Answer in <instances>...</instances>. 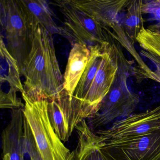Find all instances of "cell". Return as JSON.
<instances>
[{
    "instance_id": "obj_1",
    "label": "cell",
    "mask_w": 160,
    "mask_h": 160,
    "mask_svg": "<svg viewBox=\"0 0 160 160\" xmlns=\"http://www.w3.org/2000/svg\"><path fill=\"white\" fill-rule=\"evenodd\" d=\"M52 35L40 24L30 27L29 50L22 74L25 93L32 101L54 99L63 89Z\"/></svg>"
},
{
    "instance_id": "obj_2",
    "label": "cell",
    "mask_w": 160,
    "mask_h": 160,
    "mask_svg": "<svg viewBox=\"0 0 160 160\" xmlns=\"http://www.w3.org/2000/svg\"><path fill=\"white\" fill-rule=\"evenodd\" d=\"M118 71L115 81L97 113L88 119L92 130L105 126L115 120L125 118L133 114L139 102L138 95L133 93L127 85L129 68L120 49L118 52Z\"/></svg>"
},
{
    "instance_id": "obj_3",
    "label": "cell",
    "mask_w": 160,
    "mask_h": 160,
    "mask_svg": "<svg viewBox=\"0 0 160 160\" xmlns=\"http://www.w3.org/2000/svg\"><path fill=\"white\" fill-rule=\"evenodd\" d=\"M24 116L43 160H71L72 152L65 147L55 132L49 119L48 101L31 100L25 92Z\"/></svg>"
},
{
    "instance_id": "obj_4",
    "label": "cell",
    "mask_w": 160,
    "mask_h": 160,
    "mask_svg": "<svg viewBox=\"0 0 160 160\" xmlns=\"http://www.w3.org/2000/svg\"><path fill=\"white\" fill-rule=\"evenodd\" d=\"M55 3L64 18L61 35L72 45L78 43L89 47L109 42L103 27L92 17L71 4L70 1H56Z\"/></svg>"
},
{
    "instance_id": "obj_5",
    "label": "cell",
    "mask_w": 160,
    "mask_h": 160,
    "mask_svg": "<svg viewBox=\"0 0 160 160\" xmlns=\"http://www.w3.org/2000/svg\"><path fill=\"white\" fill-rule=\"evenodd\" d=\"M1 23L8 50L17 61L22 73L30 47V28L18 1H1Z\"/></svg>"
},
{
    "instance_id": "obj_6",
    "label": "cell",
    "mask_w": 160,
    "mask_h": 160,
    "mask_svg": "<svg viewBox=\"0 0 160 160\" xmlns=\"http://www.w3.org/2000/svg\"><path fill=\"white\" fill-rule=\"evenodd\" d=\"M99 146L109 160H160V130L140 136L99 140Z\"/></svg>"
},
{
    "instance_id": "obj_7",
    "label": "cell",
    "mask_w": 160,
    "mask_h": 160,
    "mask_svg": "<svg viewBox=\"0 0 160 160\" xmlns=\"http://www.w3.org/2000/svg\"><path fill=\"white\" fill-rule=\"evenodd\" d=\"M118 68L117 47L108 42L105 45L101 65L86 99L87 118L93 117L99 110L115 81Z\"/></svg>"
},
{
    "instance_id": "obj_8",
    "label": "cell",
    "mask_w": 160,
    "mask_h": 160,
    "mask_svg": "<svg viewBox=\"0 0 160 160\" xmlns=\"http://www.w3.org/2000/svg\"><path fill=\"white\" fill-rule=\"evenodd\" d=\"M160 130V105L115 121L110 128L95 133L100 142L145 135Z\"/></svg>"
},
{
    "instance_id": "obj_9",
    "label": "cell",
    "mask_w": 160,
    "mask_h": 160,
    "mask_svg": "<svg viewBox=\"0 0 160 160\" xmlns=\"http://www.w3.org/2000/svg\"><path fill=\"white\" fill-rule=\"evenodd\" d=\"M23 108L12 110L10 122L2 134L3 160H25Z\"/></svg>"
},
{
    "instance_id": "obj_10",
    "label": "cell",
    "mask_w": 160,
    "mask_h": 160,
    "mask_svg": "<svg viewBox=\"0 0 160 160\" xmlns=\"http://www.w3.org/2000/svg\"><path fill=\"white\" fill-rule=\"evenodd\" d=\"M78 9L87 13L100 23L105 30L119 22L118 16L126 7L128 0H71Z\"/></svg>"
},
{
    "instance_id": "obj_11",
    "label": "cell",
    "mask_w": 160,
    "mask_h": 160,
    "mask_svg": "<svg viewBox=\"0 0 160 160\" xmlns=\"http://www.w3.org/2000/svg\"><path fill=\"white\" fill-rule=\"evenodd\" d=\"M96 45L88 47L90 56L88 64L75 90L73 96L81 105L82 118L86 120V102L88 93L101 65L105 45Z\"/></svg>"
},
{
    "instance_id": "obj_12",
    "label": "cell",
    "mask_w": 160,
    "mask_h": 160,
    "mask_svg": "<svg viewBox=\"0 0 160 160\" xmlns=\"http://www.w3.org/2000/svg\"><path fill=\"white\" fill-rule=\"evenodd\" d=\"M89 56V48L86 45L75 44L71 49L64 75L63 89L72 96L86 69Z\"/></svg>"
},
{
    "instance_id": "obj_13",
    "label": "cell",
    "mask_w": 160,
    "mask_h": 160,
    "mask_svg": "<svg viewBox=\"0 0 160 160\" xmlns=\"http://www.w3.org/2000/svg\"><path fill=\"white\" fill-rule=\"evenodd\" d=\"M18 1L29 28L31 26L40 24L52 34L61 35V28L54 21L53 12L45 1L20 0Z\"/></svg>"
},
{
    "instance_id": "obj_14",
    "label": "cell",
    "mask_w": 160,
    "mask_h": 160,
    "mask_svg": "<svg viewBox=\"0 0 160 160\" xmlns=\"http://www.w3.org/2000/svg\"><path fill=\"white\" fill-rule=\"evenodd\" d=\"M78 140L75 150L76 160H109L100 148L97 135L83 120L76 127Z\"/></svg>"
},
{
    "instance_id": "obj_15",
    "label": "cell",
    "mask_w": 160,
    "mask_h": 160,
    "mask_svg": "<svg viewBox=\"0 0 160 160\" xmlns=\"http://www.w3.org/2000/svg\"><path fill=\"white\" fill-rule=\"evenodd\" d=\"M1 90L5 91L13 89L21 94L25 92L20 77V70L17 61L11 55L4 42L3 36H1Z\"/></svg>"
},
{
    "instance_id": "obj_16",
    "label": "cell",
    "mask_w": 160,
    "mask_h": 160,
    "mask_svg": "<svg viewBox=\"0 0 160 160\" xmlns=\"http://www.w3.org/2000/svg\"><path fill=\"white\" fill-rule=\"evenodd\" d=\"M111 29L112 32L110 30H108L107 31L130 53L137 62V67L139 69L137 70V73H138L142 78L153 80L154 71L151 70L139 57L134 47L133 42L126 35L122 26L118 22L113 26Z\"/></svg>"
},
{
    "instance_id": "obj_17",
    "label": "cell",
    "mask_w": 160,
    "mask_h": 160,
    "mask_svg": "<svg viewBox=\"0 0 160 160\" xmlns=\"http://www.w3.org/2000/svg\"><path fill=\"white\" fill-rule=\"evenodd\" d=\"M143 2L142 0H130L125 7L127 9L122 27L126 35L133 42H136L138 33L144 27Z\"/></svg>"
},
{
    "instance_id": "obj_18",
    "label": "cell",
    "mask_w": 160,
    "mask_h": 160,
    "mask_svg": "<svg viewBox=\"0 0 160 160\" xmlns=\"http://www.w3.org/2000/svg\"><path fill=\"white\" fill-rule=\"evenodd\" d=\"M49 119L56 134L63 142L68 141L70 137L61 108L56 98L47 100Z\"/></svg>"
},
{
    "instance_id": "obj_19",
    "label": "cell",
    "mask_w": 160,
    "mask_h": 160,
    "mask_svg": "<svg viewBox=\"0 0 160 160\" xmlns=\"http://www.w3.org/2000/svg\"><path fill=\"white\" fill-rule=\"evenodd\" d=\"M142 13L148 14L152 16V20L157 21V24L150 26L148 28L152 30L160 29V0L145 1L142 4Z\"/></svg>"
},
{
    "instance_id": "obj_20",
    "label": "cell",
    "mask_w": 160,
    "mask_h": 160,
    "mask_svg": "<svg viewBox=\"0 0 160 160\" xmlns=\"http://www.w3.org/2000/svg\"><path fill=\"white\" fill-rule=\"evenodd\" d=\"M14 90L1 91L0 105L1 108H9L12 110L18 108H24V104L18 98L17 92Z\"/></svg>"
},
{
    "instance_id": "obj_21",
    "label": "cell",
    "mask_w": 160,
    "mask_h": 160,
    "mask_svg": "<svg viewBox=\"0 0 160 160\" xmlns=\"http://www.w3.org/2000/svg\"><path fill=\"white\" fill-rule=\"evenodd\" d=\"M24 142L26 153L29 154L31 160H43L29 127H26L24 129Z\"/></svg>"
},
{
    "instance_id": "obj_22",
    "label": "cell",
    "mask_w": 160,
    "mask_h": 160,
    "mask_svg": "<svg viewBox=\"0 0 160 160\" xmlns=\"http://www.w3.org/2000/svg\"><path fill=\"white\" fill-rule=\"evenodd\" d=\"M156 66V71H154V74L153 76V80L160 83V65L154 64Z\"/></svg>"
},
{
    "instance_id": "obj_23",
    "label": "cell",
    "mask_w": 160,
    "mask_h": 160,
    "mask_svg": "<svg viewBox=\"0 0 160 160\" xmlns=\"http://www.w3.org/2000/svg\"><path fill=\"white\" fill-rule=\"evenodd\" d=\"M72 158H71V160H76L75 154L74 150L72 152Z\"/></svg>"
}]
</instances>
